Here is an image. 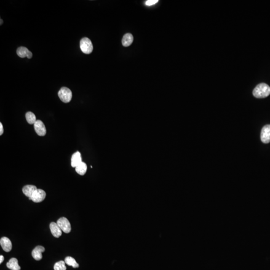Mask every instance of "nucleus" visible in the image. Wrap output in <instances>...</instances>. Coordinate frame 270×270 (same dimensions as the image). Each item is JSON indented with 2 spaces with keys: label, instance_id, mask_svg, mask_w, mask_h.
Instances as JSON below:
<instances>
[{
  "label": "nucleus",
  "instance_id": "obj_15",
  "mask_svg": "<svg viewBox=\"0 0 270 270\" xmlns=\"http://www.w3.org/2000/svg\"><path fill=\"white\" fill-rule=\"evenodd\" d=\"M134 40V37L131 34L128 33V34H125L123 37L122 40V45L124 47H129L131 45Z\"/></svg>",
  "mask_w": 270,
  "mask_h": 270
},
{
  "label": "nucleus",
  "instance_id": "obj_5",
  "mask_svg": "<svg viewBox=\"0 0 270 270\" xmlns=\"http://www.w3.org/2000/svg\"><path fill=\"white\" fill-rule=\"evenodd\" d=\"M46 197V193L42 189H37L29 200H32L35 203H40L43 201Z\"/></svg>",
  "mask_w": 270,
  "mask_h": 270
},
{
  "label": "nucleus",
  "instance_id": "obj_9",
  "mask_svg": "<svg viewBox=\"0 0 270 270\" xmlns=\"http://www.w3.org/2000/svg\"><path fill=\"white\" fill-rule=\"evenodd\" d=\"M17 54L18 56L22 58L27 57L28 59H31L33 56L32 52L30 51L27 48L24 47H20L18 48L17 50Z\"/></svg>",
  "mask_w": 270,
  "mask_h": 270
},
{
  "label": "nucleus",
  "instance_id": "obj_20",
  "mask_svg": "<svg viewBox=\"0 0 270 270\" xmlns=\"http://www.w3.org/2000/svg\"><path fill=\"white\" fill-rule=\"evenodd\" d=\"M157 2H158V0H148L146 2V4L148 6H150L157 3Z\"/></svg>",
  "mask_w": 270,
  "mask_h": 270
},
{
  "label": "nucleus",
  "instance_id": "obj_22",
  "mask_svg": "<svg viewBox=\"0 0 270 270\" xmlns=\"http://www.w3.org/2000/svg\"><path fill=\"white\" fill-rule=\"evenodd\" d=\"M4 260V256H2V255H1V256H0V263H1V264L3 262Z\"/></svg>",
  "mask_w": 270,
  "mask_h": 270
},
{
  "label": "nucleus",
  "instance_id": "obj_4",
  "mask_svg": "<svg viewBox=\"0 0 270 270\" xmlns=\"http://www.w3.org/2000/svg\"><path fill=\"white\" fill-rule=\"evenodd\" d=\"M57 224L63 232L65 233H69L71 231V226L69 220L66 218L62 217L60 218Z\"/></svg>",
  "mask_w": 270,
  "mask_h": 270
},
{
  "label": "nucleus",
  "instance_id": "obj_3",
  "mask_svg": "<svg viewBox=\"0 0 270 270\" xmlns=\"http://www.w3.org/2000/svg\"><path fill=\"white\" fill-rule=\"evenodd\" d=\"M58 96L63 102L68 103L71 101L72 92L67 87H62L58 92Z\"/></svg>",
  "mask_w": 270,
  "mask_h": 270
},
{
  "label": "nucleus",
  "instance_id": "obj_1",
  "mask_svg": "<svg viewBox=\"0 0 270 270\" xmlns=\"http://www.w3.org/2000/svg\"><path fill=\"white\" fill-rule=\"evenodd\" d=\"M253 94L257 98H264L270 94V87L265 83H261L255 88Z\"/></svg>",
  "mask_w": 270,
  "mask_h": 270
},
{
  "label": "nucleus",
  "instance_id": "obj_13",
  "mask_svg": "<svg viewBox=\"0 0 270 270\" xmlns=\"http://www.w3.org/2000/svg\"><path fill=\"white\" fill-rule=\"evenodd\" d=\"M82 162L81 155L80 152H77L74 154L71 158V166L72 167L76 168Z\"/></svg>",
  "mask_w": 270,
  "mask_h": 270
},
{
  "label": "nucleus",
  "instance_id": "obj_21",
  "mask_svg": "<svg viewBox=\"0 0 270 270\" xmlns=\"http://www.w3.org/2000/svg\"><path fill=\"white\" fill-rule=\"evenodd\" d=\"M4 133V129L3 126V125L1 123H0V135H2Z\"/></svg>",
  "mask_w": 270,
  "mask_h": 270
},
{
  "label": "nucleus",
  "instance_id": "obj_23",
  "mask_svg": "<svg viewBox=\"0 0 270 270\" xmlns=\"http://www.w3.org/2000/svg\"><path fill=\"white\" fill-rule=\"evenodd\" d=\"M3 24V20L2 19H1V25H2Z\"/></svg>",
  "mask_w": 270,
  "mask_h": 270
},
{
  "label": "nucleus",
  "instance_id": "obj_14",
  "mask_svg": "<svg viewBox=\"0 0 270 270\" xmlns=\"http://www.w3.org/2000/svg\"><path fill=\"white\" fill-rule=\"evenodd\" d=\"M7 266L8 268L11 270H20L21 267L18 264V261L16 258H12L7 263Z\"/></svg>",
  "mask_w": 270,
  "mask_h": 270
},
{
  "label": "nucleus",
  "instance_id": "obj_2",
  "mask_svg": "<svg viewBox=\"0 0 270 270\" xmlns=\"http://www.w3.org/2000/svg\"><path fill=\"white\" fill-rule=\"evenodd\" d=\"M80 47L82 52L86 54H90L93 51V46L91 41L86 37L81 40Z\"/></svg>",
  "mask_w": 270,
  "mask_h": 270
},
{
  "label": "nucleus",
  "instance_id": "obj_18",
  "mask_svg": "<svg viewBox=\"0 0 270 270\" xmlns=\"http://www.w3.org/2000/svg\"><path fill=\"white\" fill-rule=\"evenodd\" d=\"M26 118L28 123L30 124H34L37 121L35 114L31 112H28L26 114Z\"/></svg>",
  "mask_w": 270,
  "mask_h": 270
},
{
  "label": "nucleus",
  "instance_id": "obj_19",
  "mask_svg": "<svg viewBox=\"0 0 270 270\" xmlns=\"http://www.w3.org/2000/svg\"><path fill=\"white\" fill-rule=\"evenodd\" d=\"M66 263L63 261H61L56 263L54 266V270H66L67 268L65 266Z\"/></svg>",
  "mask_w": 270,
  "mask_h": 270
},
{
  "label": "nucleus",
  "instance_id": "obj_6",
  "mask_svg": "<svg viewBox=\"0 0 270 270\" xmlns=\"http://www.w3.org/2000/svg\"><path fill=\"white\" fill-rule=\"evenodd\" d=\"M261 139L265 144H268L270 142V125L263 127L261 133Z\"/></svg>",
  "mask_w": 270,
  "mask_h": 270
},
{
  "label": "nucleus",
  "instance_id": "obj_16",
  "mask_svg": "<svg viewBox=\"0 0 270 270\" xmlns=\"http://www.w3.org/2000/svg\"><path fill=\"white\" fill-rule=\"evenodd\" d=\"M76 171L78 174L80 175H84L86 174L87 170V166L86 164L82 162L78 166L75 168Z\"/></svg>",
  "mask_w": 270,
  "mask_h": 270
},
{
  "label": "nucleus",
  "instance_id": "obj_10",
  "mask_svg": "<svg viewBox=\"0 0 270 270\" xmlns=\"http://www.w3.org/2000/svg\"><path fill=\"white\" fill-rule=\"evenodd\" d=\"M45 251V248L43 247L38 246L34 249L32 252V255L35 260L40 261L42 259V253Z\"/></svg>",
  "mask_w": 270,
  "mask_h": 270
},
{
  "label": "nucleus",
  "instance_id": "obj_8",
  "mask_svg": "<svg viewBox=\"0 0 270 270\" xmlns=\"http://www.w3.org/2000/svg\"><path fill=\"white\" fill-rule=\"evenodd\" d=\"M0 244L2 247L4 251L6 252H9L11 251L12 248V242L7 237H4L1 239L0 240Z\"/></svg>",
  "mask_w": 270,
  "mask_h": 270
},
{
  "label": "nucleus",
  "instance_id": "obj_12",
  "mask_svg": "<svg viewBox=\"0 0 270 270\" xmlns=\"http://www.w3.org/2000/svg\"><path fill=\"white\" fill-rule=\"evenodd\" d=\"M37 189H38L35 186L26 185L23 188V192L30 199Z\"/></svg>",
  "mask_w": 270,
  "mask_h": 270
},
{
  "label": "nucleus",
  "instance_id": "obj_17",
  "mask_svg": "<svg viewBox=\"0 0 270 270\" xmlns=\"http://www.w3.org/2000/svg\"><path fill=\"white\" fill-rule=\"evenodd\" d=\"M65 262L66 263V264H67L68 265L72 266L74 268H77L79 267V265L76 261L75 259H74L73 258L71 257H66L65 260Z\"/></svg>",
  "mask_w": 270,
  "mask_h": 270
},
{
  "label": "nucleus",
  "instance_id": "obj_7",
  "mask_svg": "<svg viewBox=\"0 0 270 270\" xmlns=\"http://www.w3.org/2000/svg\"><path fill=\"white\" fill-rule=\"evenodd\" d=\"M34 125L36 132L39 136H44L46 134V129L43 122L41 120H37Z\"/></svg>",
  "mask_w": 270,
  "mask_h": 270
},
{
  "label": "nucleus",
  "instance_id": "obj_11",
  "mask_svg": "<svg viewBox=\"0 0 270 270\" xmlns=\"http://www.w3.org/2000/svg\"><path fill=\"white\" fill-rule=\"evenodd\" d=\"M52 234L56 238H59L62 234V231L56 223L52 222L50 225Z\"/></svg>",
  "mask_w": 270,
  "mask_h": 270
}]
</instances>
